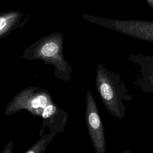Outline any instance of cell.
I'll list each match as a JSON object with an SVG mask.
<instances>
[{"label":"cell","mask_w":153,"mask_h":153,"mask_svg":"<svg viewBox=\"0 0 153 153\" xmlns=\"http://www.w3.org/2000/svg\"><path fill=\"white\" fill-rule=\"evenodd\" d=\"M95 85L106 110L115 118L126 117V105L132 99L120 75L111 72L100 63L97 66Z\"/></svg>","instance_id":"obj_1"},{"label":"cell","mask_w":153,"mask_h":153,"mask_svg":"<svg viewBox=\"0 0 153 153\" xmlns=\"http://www.w3.org/2000/svg\"><path fill=\"white\" fill-rule=\"evenodd\" d=\"M23 57L29 60H42L45 65L54 66L56 78L66 82L71 79L72 69L63 54V38L61 35L51 36L41 41L35 47L26 51Z\"/></svg>","instance_id":"obj_2"},{"label":"cell","mask_w":153,"mask_h":153,"mask_svg":"<svg viewBox=\"0 0 153 153\" xmlns=\"http://www.w3.org/2000/svg\"><path fill=\"white\" fill-rule=\"evenodd\" d=\"M52 102V97L47 89L29 87L20 90L11 98L4 114L10 116L26 109L32 115L41 117L46 106Z\"/></svg>","instance_id":"obj_3"},{"label":"cell","mask_w":153,"mask_h":153,"mask_svg":"<svg viewBox=\"0 0 153 153\" xmlns=\"http://www.w3.org/2000/svg\"><path fill=\"white\" fill-rule=\"evenodd\" d=\"M84 117L90 139L96 153H106L104 127L96 102L88 89L86 91Z\"/></svg>","instance_id":"obj_4"},{"label":"cell","mask_w":153,"mask_h":153,"mask_svg":"<svg viewBox=\"0 0 153 153\" xmlns=\"http://www.w3.org/2000/svg\"><path fill=\"white\" fill-rule=\"evenodd\" d=\"M99 24L128 36L153 42V22L113 19H97Z\"/></svg>","instance_id":"obj_5"},{"label":"cell","mask_w":153,"mask_h":153,"mask_svg":"<svg viewBox=\"0 0 153 153\" xmlns=\"http://www.w3.org/2000/svg\"><path fill=\"white\" fill-rule=\"evenodd\" d=\"M128 59L138 70L134 83L142 91L153 94V56L131 53Z\"/></svg>","instance_id":"obj_6"},{"label":"cell","mask_w":153,"mask_h":153,"mask_svg":"<svg viewBox=\"0 0 153 153\" xmlns=\"http://www.w3.org/2000/svg\"><path fill=\"white\" fill-rule=\"evenodd\" d=\"M41 117L42 118V129L39 131L40 136H42L46 127H48L50 131H54L57 133L65 131L68 114L54 102L46 106Z\"/></svg>","instance_id":"obj_7"},{"label":"cell","mask_w":153,"mask_h":153,"mask_svg":"<svg viewBox=\"0 0 153 153\" xmlns=\"http://www.w3.org/2000/svg\"><path fill=\"white\" fill-rule=\"evenodd\" d=\"M21 14L11 11L0 14V37L8 32L17 23Z\"/></svg>","instance_id":"obj_8"},{"label":"cell","mask_w":153,"mask_h":153,"mask_svg":"<svg viewBox=\"0 0 153 153\" xmlns=\"http://www.w3.org/2000/svg\"><path fill=\"white\" fill-rule=\"evenodd\" d=\"M50 131V133L45 134L41 136L40 139L35 143L23 153H44L57 133L54 131Z\"/></svg>","instance_id":"obj_9"},{"label":"cell","mask_w":153,"mask_h":153,"mask_svg":"<svg viewBox=\"0 0 153 153\" xmlns=\"http://www.w3.org/2000/svg\"><path fill=\"white\" fill-rule=\"evenodd\" d=\"M13 147V142L12 140H10L4 148L1 153H12Z\"/></svg>","instance_id":"obj_10"},{"label":"cell","mask_w":153,"mask_h":153,"mask_svg":"<svg viewBox=\"0 0 153 153\" xmlns=\"http://www.w3.org/2000/svg\"><path fill=\"white\" fill-rule=\"evenodd\" d=\"M148 5L153 10V0H145Z\"/></svg>","instance_id":"obj_11"},{"label":"cell","mask_w":153,"mask_h":153,"mask_svg":"<svg viewBox=\"0 0 153 153\" xmlns=\"http://www.w3.org/2000/svg\"><path fill=\"white\" fill-rule=\"evenodd\" d=\"M121 153H132V152H131L130 150H129V149H126L123 150Z\"/></svg>","instance_id":"obj_12"}]
</instances>
